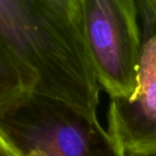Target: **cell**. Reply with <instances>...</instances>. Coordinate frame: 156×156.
Returning a JSON list of instances; mask_svg holds the SVG:
<instances>
[{
    "mask_svg": "<svg viewBox=\"0 0 156 156\" xmlns=\"http://www.w3.org/2000/svg\"><path fill=\"white\" fill-rule=\"evenodd\" d=\"M24 156H43L42 154H40V153H37V152H31V153H28V154H26V155H24Z\"/></svg>",
    "mask_w": 156,
    "mask_h": 156,
    "instance_id": "52a82bcc",
    "label": "cell"
},
{
    "mask_svg": "<svg viewBox=\"0 0 156 156\" xmlns=\"http://www.w3.org/2000/svg\"><path fill=\"white\" fill-rule=\"evenodd\" d=\"M31 90L30 77L0 44V105Z\"/></svg>",
    "mask_w": 156,
    "mask_h": 156,
    "instance_id": "5b68a950",
    "label": "cell"
},
{
    "mask_svg": "<svg viewBox=\"0 0 156 156\" xmlns=\"http://www.w3.org/2000/svg\"><path fill=\"white\" fill-rule=\"evenodd\" d=\"M137 5L143 20L138 87L130 98L111 100L108 133L125 156H156V8L153 0Z\"/></svg>",
    "mask_w": 156,
    "mask_h": 156,
    "instance_id": "277c9868",
    "label": "cell"
},
{
    "mask_svg": "<svg viewBox=\"0 0 156 156\" xmlns=\"http://www.w3.org/2000/svg\"><path fill=\"white\" fill-rule=\"evenodd\" d=\"M0 44L30 77V93L96 118L101 87L80 0H0Z\"/></svg>",
    "mask_w": 156,
    "mask_h": 156,
    "instance_id": "6da1fadb",
    "label": "cell"
},
{
    "mask_svg": "<svg viewBox=\"0 0 156 156\" xmlns=\"http://www.w3.org/2000/svg\"><path fill=\"white\" fill-rule=\"evenodd\" d=\"M0 133L20 156H125L98 118L30 92L0 105Z\"/></svg>",
    "mask_w": 156,
    "mask_h": 156,
    "instance_id": "7a4b0ae2",
    "label": "cell"
},
{
    "mask_svg": "<svg viewBox=\"0 0 156 156\" xmlns=\"http://www.w3.org/2000/svg\"><path fill=\"white\" fill-rule=\"evenodd\" d=\"M86 43L96 79L110 98H130L138 87L142 34L133 0H80Z\"/></svg>",
    "mask_w": 156,
    "mask_h": 156,
    "instance_id": "3957f363",
    "label": "cell"
},
{
    "mask_svg": "<svg viewBox=\"0 0 156 156\" xmlns=\"http://www.w3.org/2000/svg\"><path fill=\"white\" fill-rule=\"evenodd\" d=\"M154 1V5H155V8H156V0H153Z\"/></svg>",
    "mask_w": 156,
    "mask_h": 156,
    "instance_id": "ba28073f",
    "label": "cell"
},
{
    "mask_svg": "<svg viewBox=\"0 0 156 156\" xmlns=\"http://www.w3.org/2000/svg\"><path fill=\"white\" fill-rule=\"evenodd\" d=\"M0 156H20L0 133Z\"/></svg>",
    "mask_w": 156,
    "mask_h": 156,
    "instance_id": "8992f818",
    "label": "cell"
}]
</instances>
